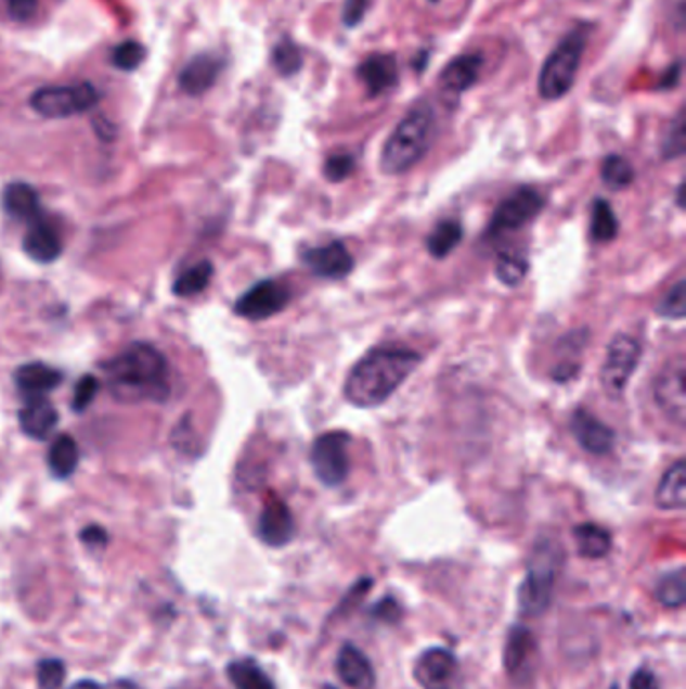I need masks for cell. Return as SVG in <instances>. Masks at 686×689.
<instances>
[{
    "instance_id": "obj_1",
    "label": "cell",
    "mask_w": 686,
    "mask_h": 689,
    "mask_svg": "<svg viewBox=\"0 0 686 689\" xmlns=\"http://www.w3.org/2000/svg\"><path fill=\"white\" fill-rule=\"evenodd\" d=\"M420 366V355L405 347H377L359 359L345 381V397L354 408H378Z\"/></svg>"
},
{
    "instance_id": "obj_2",
    "label": "cell",
    "mask_w": 686,
    "mask_h": 689,
    "mask_svg": "<svg viewBox=\"0 0 686 689\" xmlns=\"http://www.w3.org/2000/svg\"><path fill=\"white\" fill-rule=\"evenodd\" d=\"M107 387L121 404L164 401L169 394L166 357L150 343H133L103 366Z\"/></svg>"
},
{
    "instance_id": "obj_3",
    "label": "cell",
    "mask_w": 686,
    "mask_h": 689,
    "mask_svg": "<svg viewBox=\"0 0 686 689\" xmlns=\"http://www.w3.org/2000/svg\"><path fill=\"white\" fill-rule=\"evenodd\" d=\"M435 133V112L431 105L419 103L392 129L385 141L378 166L387 176H401L415 168L425 154Z\"/></svg>"
},
{
    "instance_id": "obj_4",
    "label": "cell",
    "mask_w": 686,
    "mask_h": 689,
    "mask_svg": "<svg viewBox=\"0 0 686 689\" xmlns=\"http://www.w3.org/2000/svg\"><path fill=\"white\" fill-rule=\"evenodd\" d=\"M561 563L560 545L540 538L528 561V573L518 591L519 611L526 617H540L552 603Z\"/></svg>"
},
{
    "instance_id": "obj_5",
    "label": "cell",
    "mask_w": 686,
    "mask_h": 689,
    "mask_svg": "<svg viewBox=\"0 0 686 689\" xmlns=\"http://www.w3.org/2000/svg\"><path fill=\"white\" fill-rule=\"evenodd\" d=\"M588 44V27H575L547 55L538 77V93L547 101H556L574 87L575 75Z\"/></svg>"
},
{
    "instance_id": "obj_6",
    "label": "cell",
    "mask_w": 686,
    "mask_h": 689,
    "mask_svg": "<svg viewBox=\"0 0 686 689\" xmlns=\"http://www.w3.org/2000/svg\"><path fill=\"white\" fill-rule=\"evenodd\" d=\"M98 101L99 91L91 84L56 85L37 89L30 107L47 119H65L93 110Z\"/></svg>"
},
{
    "instance_id": "obj_7",
    "label": "cell",
    "mask_w": 686,
    "mask_h": 689,
    "mask_svg": "<svg viewBox=\"0 0 686 689\" xmlns=\"http://www.w3.org/2000/svg\"><path fill=\"white\" fill-rule=\"evenodd\" d=\"M350 436L342 430L316 437L310 448V465L314 476L328 488H337L349 476Z\"/></svg>"
},
{
    "instance_id": "obj_8",
    "label": "cell",
    "mask_w": 686,
    "mask_h": 689,
    "mask_svg": "<svg viewBox=\"0 0 686 689\" xmlns=\"http://www.w3.org/2000/svg\"><path fill=\"white\" fill-rule=\"evenodd\" d=\"M640 359V343L632 335L620 333L610 341L606 359H604L603 371H600V383H603L604 394L612 399L622 397L632 373L638 367Z\"/></svg>"
},
{
    "instance_id": "obj_9",
    "label": "cell",
    "mask_w": 686,
    "mask_h": 689,
    "mask_svg": "<svg viewBox=\"0 0 686 689\" xmlns=\"http://www.w3.org/2000/svg\"><path fill=\"white\" fill-rule=\"evenodd\" d=\"M542 208H544V197L535 188L532 186L518 188L514 194L505 197L504 202L497 206V210L493 212L486 237L497 239L505 232L519 230L521 226L532 222Z\"/></svg>"
},
{
    "instance_id": "obj_10",
    "label": "cell",
    "mask_w": 686,
    "mask_h": 689,
    "mask_svg": "<svg viewBox=\"0 0 686 689\" xmlns=\"http://www.w3.org/2000/svg\"><path fill=\"white\" fill-rule=\"evenodd\" d=\"M288 303H290L288 286L284 282L267 279V281L256 282L253 289H248L244 295L240 296L234 305V312L248 321H264L286 309Z\"/></svg>"
},
{
    "instance_id": "obj_11",
    "label": "cell",
    "mask_w": 686,
    "mask_h": 689,
    "mask_svg": "<svg viewBox=\"0 0 686 689\" xmlns=\"http://www.w3.org/2000/svg\"><path fill=\"white\" fill-rule=\"evenodd\" d=\"M413 676L423 689H463L462 667L449 649H427L415 663Z\"/></svg>"
},
{
    "instance_id": "obj_12",
    "label": "cell",
    "mask_w": 686,
    "mask_h": 689,
    "mask_svg": "<svg viewBox=\"0 0 686 689\" xmlns=\"http://www.w3.org/2000/svg\"><path fill=\"white\" fill-rule=\"evenodd\" d=\"M686 367L683 355H678L659 373L655 381V399L674 423L685 425L686 420Z\"/></svg>"
},
{
    "instance_id": "obj_13",
    "label": "cell",
    "mask_w": 686,
    "mask_h": 689,
    "mask_svg": "<svg viewBox=\"0 0 686 689\" xmlns=\"http://www.w3.org/2000/svg\"><path fill=\"white\" fill-rule=\"evenodd\" d=\"M302 260L312 275L326 281H342L354 268V258L340 240H333L319 248H310L302 254Z\"/></svg>"
},
{
    "instance_id": "obj_14",
    "label": "cell",
    "mask_w": 686,
    "mask_h": 689,
    "mask_svg": "<svg viewBox=\"0 0 686 689\" xmlns=\"http://www.w3.org/2000/svg\"><path fill=\"white\" fill-rule=\"evenodd\" d=\"M296 535L295 516L288 505L279 496H270L262 508V514L258 519V536L268 547H284Z\"/></svg>"
},
{
    "instance_id": "obj_15",
    "label": "cell",
    "mask_w": 686,
    "mask_h": 689,
    "mask_svg": "<svg viewBox=\"0 0 686 689\" xmlns=\"http://www.w3.org/2000/svg\"><path fill=\"white\" fill-rule=\"evenodd\" d=\"M570 428H572V434L578 439V444L594 456L610 454L617 444L614 430L600 422L586 409H575L570 418Z\"/></svg>"
},
{
    "instance_id": "obj_16",
    "label": "cell",
    "mask_w": 686,
    "mask_h": 689,
    "mask_svg": "<svg viewBox=\"0 0 686 689\" xmlns=\"http://www.w3.org/2000/svg\"><path fill=\"white\" fill-rule=\"evenodd\" d=\"M357 77L366 89L368 98L389 93L399 84L397 59L389 53H373L364 56L357 67Z\"/></svg>"
},
{
    "instance_id": "obj_17",
    "label": "cell",
    "mask_w": 686,
    "mask_h": 689,
    "mask_svg": "<svg viewBox=\"0 0 686 689\" xmlns=\"http://www.w3.org/2000/svg\"><path fill=\"white\" fill-rule=\"evenodd\" d=\"M535 653L538 643L532 631L521 625L512 627L504 648V667L507 676L514 679H526V676H530L535 663Z\"/></svg>"
},
{
    "instance_id": "obj_18",
    "label": "cell",
    "mask_w": 686,
    "mask_h": 689,
    "mask_svg": "<svg viewBox=\"0 0 686 689\" xmlns=\"http://www.w3.org/2000/svg\"><path fill=\"white\" fill-rule=\"evenodd\" d=\"M23 251L30 260L39 265H51L63 254V240L55 228L39 216L28 226L23 239Z\"/></svg>"
},
{
    "instance_id": "obj_19",
    "label": "cell",
    "mask_w": 686,
    "mask_h": 689,
    "mask_svg": "<svg viewBox=\"0 0 686 689\" xmlns=\"http://www.w3.org/2000/svg\"><path fill=\"white\" fill-rule=\"evenodd\" d=\"M224 61L211 53L196 55L180 73V87L187 95H204L218 81Z\"/></svg>"
},
{
    "instance_id": "obj_20",
    "label": "cell",
    "mask_w": 686,
    "mask_h": 689,
    "mask_svg": "<svg viewBox=\"0 0 686 689\" xmlns=\"http://www.w3.org/2000/svg\"><path fill=\"white\" fill-rule=\"evenodd\" d=\"M338 677L352 689H375V667L363 651L352 643H345L337 655Z\"/></svg>"
},
{
    "instance_id": "obj_21",
    "label": "cell",
    "mask_w": 686,
    "mask_h": 689,
    "mask_svg": "<svg viewBox=\"0 0 686 689\" xmlns=\"http://www.w3.org/2000/svg\"><path fill=\"white\" fill-rule=\"evenodd\" d=\"M18 422L28 437L44 442L55 432L59 413L47 397H28L27 404L18 411Z\"/></svg>"
},
{
    "instance_id": "obj_22",
    "label": "cell",
    "mask_w": 686,
    "mask_h": 689,
    "mask_svg": "<svg viewBox=\"0 0 686 689\" xmlns=\"http://www.w3.org/2000/svg\"><path fill=\"white\" fill-rule=\"evenodd\" d=\"M481 65H483V59L476 53L455 56L448 67L441 71L439 87L449 95H462L477 84Z\"/></svg>"
},
{
    "instance_id": "obj_23",
    "label": "cell",
    "mask_w": 686,
    "mask_h": 689,
    "mask_svg": "<svg viewBox=\"0 0 686 689\" xmlns=\"http://www.w3.org/2000/svg\"><path fill=\"white\" fill-rule=\"evenodd\" d=\"M63 381V373L55 367L44 363H25L14 371V383L21 394L27 397H44L53 392Z\"/></svg>"
},
{
    "instance_id": "obj_24",
    "label": "cell",
    "mask_w": 686,
    "mask_h": 689,
    "mask_svg": "<svg viewBox=\"0 0 686 689\" xmlns=\"http://www.w3.org/2000/svg\"><path fill=\"white\" fill-rule=\"evenodd\" d=\"M655 502L662 510H683L686 507V464L685 460L674 462L660 480L655 494Z\"/></svg>"
},
{
    "instance_id": "obj_25",
    "label": "cell",
    "mask_w": 686,
    "mask_h": 689,
    "mask_svg": "<svg viewBox=\"0 0 686 689\" xmlns=\"http://www.w3.org/2000/svg\"><path fill=\"white\" fill-rule=\"evenodd\" d=\"M2 204H4V210L14 218L30 220V222L39 218V212H41L37 190L25 182L9 183L2 194Z\"/></svg>"
},
{
    "instance_id": "obj_26",
    "label": "cell",
    "mask_w": 686,
    "mask_h": 689,
    "mask_svg": "<svg viewBox=\"0 0 686 689\" xmlns=\"http://www.w3.org/2000/svg\"><path fill=\"white\" fill-rule=\"evenodd\" d=\"M79 446L75 437L69 434H61L53 439L49 454H47V464L51 474L59 480L70 479L79 465Z\"/></svg>"
},
{
    "instance_id": "obj_27",
    "label": "cell",
    "mask_w": 686,
    "mask_h": 689,
    "mask_svg": "<svg viewBox=\"0 0 686 689\" xmlns=\"http://www.w3.org/2000/svg\"><path fill=\"white\" fill-rule=\"evenodd\" d=\"M575 547L580 557L584 559H604L610 549H612V536L604 528L598 526L594 522H584V524H578L574 528Z\"/></svg>"
},
{
    "instance_id": "obj_28",
    "label": "cell",
    "mask_w": 686,
    "mask_h": 689,
    "mask_svg": "<svg viewBox=\"0 0 686 689\" xmlns=\"http://www.w3.org/2000/svg\"><path fill=\"white\" fill-rule=\"evenodd\" d=\"M620 222H618L614 208L608 200L596 197L592 204V222H590V237L596 244H606L617 239Z\"/></svg>"
},
{
    "instance_id": "obj_29",
    "label": "cell",
    "mask_w": 686,
    "mask_h": 689,
    "mask_svg": "<svg viewBox=\"0 0 686 689\" xmlns=\"http://www.w3.org/2000/svg\"><path fill=\"white\" fill-rule=\"evenodd\" d=\"M463 240V226L457 220H443L435 226L425 240V246L433 258H445Z\"/></svg>"
},
{
    "instance_id": "obj_30",
    "label": "cell",
    "mask_w": 686,
    "mask_h": 689,
    "mask_svg": "<svg viewBox=\"0 0 686 689\" xmlns=\"http://www.w3.org/2000/svg\"><path fill=\"white\" fill-rule=\"evenodd\" d=\"M228 677L236 689H276L267 672L254 660H238L228 665Z\"/></svg>"
},
{
    "instance_id": "obj_31",
    "label": "cell",
    "mask_w": 686,
    "mask_h": 689,
    "mask_svg": "<svg viewBox=\"0 0 686 689\" xmlns=\"http://www.w3.org/2000/svg\"><path fill=\"white\" fill-rule=\"evenodd\" d=\"M211 277H213V265L210 260H199L194 267L183 270L182 275L176 279L173 295L182 296V298L199 295L208 289Z\"/></svg>"
},
{
    "instance_id": "obj_32",
    "label": "cell",
    "mask_w": 686,
    "mask_h": 689,
    "mask_svg": "<svg viewBox=\"0 0 686 689\" xmlns=\"http://www.w3.org/2000/svg\"><path fill=\"white\" fill-rule=\"evenodd\" d=\"M600 178L606 183V188H610L612 192H620V190H626L634 182L636 171H634L631 162L626 157L612 154L604 157Z\"/></svg>"
},
{
    "instance_id": "obj_33",
    "label": "cell",
    "mask_w": 686,
    "mask_h": 689,
    "mask_svg": "<svg viewBox=\"0 0 686 689\" xmlns=\"http://www.w3.org/2000/svg\"><path fill=\"white\" fill-rule=\"evenodd\" d=\"M655 595L659 599L660 605L669 609H678L685 605L686 601V578L683 569H676L673 573L660 578Z\"/></svg>"
},
{
    "instance_id": "obj_34",
    "label": "cell",
    "mask_w": 686,
    "mask_h": 689,
    "mask_svg": "<svg viewBox=\"0 0 686 689\" xmlns=\"http://www.w3.org/2000/svg\"><path fill=\"white\" fill-rule=\"evenodd\" d=\"M530 272V263L521 254L505 253L495 263V277L505 286H518Z\"/></svg>"
},
{
    "instance_id": "obj_35",
    "label": "cell",
    "mask_w": 686,
    "mask_h": 689,
    "mask_svg": "<svg viewBox=\"0 0 686 689\" xmlns=\"http://www.w3.org/2000/svg\"><path fill=\"white\" fill-rule=\"evenodd\" d=\"M272 67L282 77H295L302 69V53L300 47L290 39H282L272 51Z\"/></svg>"
},
{
    "instance_id": "obj_36",
    "label": "cell",
    "mask_w": 686,
    "mask_h": 689,
    "mask_svg": "<svg viewBox=\"0 0 686 689\" xmlns=\"http://www.w3.org/2000/svg\"><path fill=\"white\" fill-rule=\"evenodd\" d=\"M147 55L145 47L141 42L124 41L119 42L112 53L113 67L119 71H135L143 63Z\"/></svg>"
},
{
    "instance_id": "obj_37",
    "label": "cell",
    "mask_w": 686,
    "mask_h": 689,
    "mask_svg": "<svg viewBox=\"0 0 686 689\" xmlns=\"http://www.w3.org/2000/svg\"><path fill=\"white\" fill-rule=\"evenodd\" d=\"M685 154V113L681 112L674 117L673 124L662 140V157L676 160Z\"/></svg>"
},
{
    "instance_id": "obj_38",
    "label": "cell",
    "mask_w": 686,
    "mask_h": 689,
    "mask_svg": "<svg viewBox=\"0 0 686 689\" xmlns=\"http://www.w3.org/2000/svg\"><path fill=\"white\" fill-rule=\"evenodd\" d=\"M685 281H678L674 284L673 289L664 295V298L660 301L659 315L664 319H671V321H681L685 319L686 305H685Z\"/></svg>"
},
{
    "instance_id": "obj_39",
    "label": "cell",
    "mask_w": 686,
    "mask_h": 689,
    "mask_svg": "<svg viewBox=\"0 0 686 689\" xmlns=\"http://www.w3.org/2000/svg\"><path fill=\"white\" fill-rule=\"evenodd\" d=\"M65 676H67V667L61 660H42L37 665L39 689H63Z\"/></svg>"
},
{
    "instance_id": "obj_40",
    "label": "cell",
    "mask_w": 686,
    "mask_h": 689,
    "mask_svg": "<svg viewBox=\"0 0 686 689\" xmlns=\"http://www.w3.org/2000/svg\"><path fill=\"white\" fill-rule=\"evenodd\" d=\"M352 171H354V157L347 152L328 155L324 162L323 174L328 182H345Z\"/></svg>"
},
{
    "instance_id": "obj_41",
    "label": "cell",
    "mask_w": 686,
    "mask_h": 689,
    "mask_svg": "<svg viewBox=\"0 0 686 689\" xmlns=\"http://www.w3.org/2000/svg\"><path fill=\"white\" fill-rule=\"evenodd\" d=\"M99 380L95 375H83L77 381L75 392H73V409L77 413H81L85 409L93 404V399L98 397Z\"/></svg>"
},
{
    "instance_id": "obj_42",
    "label": "cell",
    "mask_w": 686,
    "mask_h": 689,
    "mask_svg": "<svg viewBox=\"0 0 686 689\" xmlns=\"http://www.w3.org/2000/svg\"><path fill=\"white\" fill-rule=\"evenodd\" d=\"M368 7H371V0H345L342 25L349 28L359 27L364 14L368 11Z\"/></svg>"
},
{
    "instance_id": "obj_43",
    "label": "cell",
    "mask_w": 686,
    "mask_h": 689,
    "mask_svg": "<svg viewBox=\"0 0 686 689\" xmlns=\"http://www.w3.org/2000/svg\"><path fill=\"white\" fill-rule=\"evenodd\" d=\"M7 7H9V13L14 21L27 23L37 13L39 0H7Z\"/></svg>"
},
{
    "instance_id": "obj_44",
    "label": "cell",
    "mask_w": 686,
    "mask_h": 689,
    "mask_svg": "<svg viewBox=\"0 0 686 689\" xmlns=\"http://www.w3.org/2000/svg\"><path fill=\"white\" fill-rule=\"evenodd\" d=\"M629 689H659V681H657V676L650 669L643 667V669L634 672Z\"/></svg>"
},
{
    "instance_id": "obj_45",
    "label": "cell",
    "mask_w": 686,
    "mask_h": 689,
    "mask_svg": "<svg viewBox=\"0 0 686 689\" xmlns=\"http://www.w3.org/2000/svg\"><path fill=\"white\" fill-rule=\"evenodd\" d=\"M81 540L89 547H105L109 536L105 533V528H101V526H87L81 533Z\"/></svg>"
},
{
    "instance_id": "obj_46",
    "label": "cell",
    "mask_w": 686,
    "mask_h": 689,
    "mask_svg": "<svg viewBox=\"0 0 686 689\" xmlns=\"http://www.w3.org/2000/svg\"><path fill=\"white\" fill-rule=\"evenodd\" d=\"M681 73H683V65L676 61V63H673V65L666 69V73L662 75V81L657 85V89H659V91L674 89V87L678 85V81H681Z\"/></svg>"
},
{
    "instance_id": "obj_47",
    "label": "cell",
    "mask_w": 686,
    "mask_h": 689,
    "mask_svg": "<svg viewBox=\"0 0 686 689\" xmlns=\"http://www.w3.org/2000/svg\"><path fill=\"white\" fill-rule=\"evenodd\" d=\"M397 611H399V607L392 601L391 597L385 599V601H380V603L375 607V615H377L378 620L391 621V623L397 620Z\"/></svg>"
},
{
    "instance_id": "obj_48",
    "label": "cell",
    "mask_w": 686,
    "mask_h": 689,
    "mask_svg": "<svg viewBox=\"0 0 686 689\" xmlns=\"http://www.w3.org/2000/svg\"><path fill=\"white\" fill-rule=\"evenodd\" d=\"M73 689H138L135 688V684H131V681H117V684H112V686H99L95 681H83V684H77Z\"/></svg>"
},
{
    "instance_id": "obj_49",
    "label": "cell",
    "mask_w": 686,
    "mask_h": 689,
    "mask_svg": "<svg viewBox=\"0 0 686 689\" xmlns=\"http://www.w3.org/2000/svg\"><path fill=\"white\" fill-rule=\"evenodd\" d=\"M323 689H337V688H333V686H324Z\"/></svg>"
},
{
    "instance_id": "obj_50",
    "label": "cell",
    "mask_w": 686,
    "mask_h": 689,
    "mask_svg": "<svg viewBox=\"0 0 686 689\" xmlns=\"http://www.w3.org/2000/svg\"><path fill=\"white\" fill-rule=\"evenodd\" d=\"M612 689H618V688H617V686H614V688H612Z\"/></svg>"
},
{
    "instance_id": "obj_51",
    "label": "cell",
    "mask_w": 686,
    "mask_h": 689,
    "mask_svg": "<svg viewBox=\"0 0 686 689\" xmlns=\"http://www.w3.org/2000/svg\"><path fill=\"white\" fill-rule=\"evenodd\" d=\"M433 2H437V0H433Z\"/></svg>"
}]
</instances>
